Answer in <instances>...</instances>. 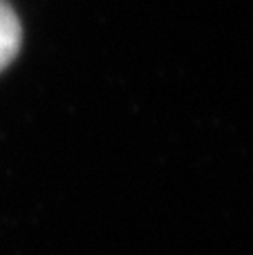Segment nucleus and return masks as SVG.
<instances>
[{
	"label": "nucleus",
	"mask_w": 253,
	"mask_h": 255,
	"mask_svg": "<svg viewBox=\"0 0 253 255\" xmlns=\"http://www.w3.org/2000/svg\"><path fill=\"white\" fill-rule=\"evenodd\" d=\"M22 43V29L16 11L7 0H0V72L16 58Z\"/></svg>",
	"instance_id": "f257e3e1"
}]
</instances>
